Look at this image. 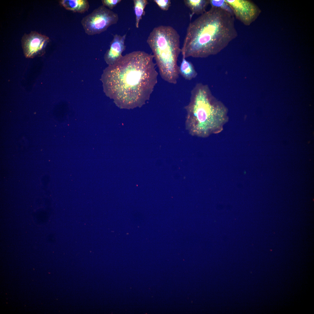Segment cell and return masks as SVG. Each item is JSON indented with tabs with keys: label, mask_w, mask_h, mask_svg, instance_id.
I'll return each instance as SVG.
<instances>
[{
	"label": "cell",
	"mask_w": 314,
	"mask_h": 314,
	"mask_svg": "<svg viewBox=\"0 0 314 314\" xmlns=\"http://www.w3.org/2000/svg\"><path fill=\"white\" fill-rule=\"evenodd\" d=\"M154 1L161 9L164 11L167 10L171 4V1L170 0H154Z\"/></svg>",
	"instance_id": "14"
},
{
	"label": "cell",
	"mask_w": 314,
	"mask_h": 314,
	"mask_svg": "<svg viewBox=\"0 0 314 314\" xmlns=\"http://www.w3.org/2000/svg\"><path fill=\"white\" fill-rule=\"evenodd\" d=\"M118 19L117 13L102 5L83 17L81 23L86 33L92 35L105 31Z\"/></svg>",
	"instance_id": "5"
},
{
	"label": "cell",
	"mask_w": 314,
	"mask_h": 314,
	"mask_svg": "<svg viewBox=\"0 0 314 314\" xmlns=\"http://www.w3.org/2000/svg\"><path fill=\"white\" fill-rule=\"evenodd\" d=\"M186 127L193 135L205 137L222 130L227 118L226 108L213 96L208 86L196 84L185 107Z\"/></svg>",
	"instance_id": "3"
},
{
	"label": "cell",
	"mask_w": 314,
	"mask_h": 314,
	"mask_svg": "<svg viewBox=\"0 0 314 314\" xmlns=\"http://www.w3.org/2000/svg\"><path fill=\"white\" fill-rule=\"evenodd\" d=\"M153 55L142 51L126 54L105 70L102 81L106 94L121 108L142 106L157 83Z\"/></svg>",
	"instance_id": "1"
},
{
	"label": "cell",
	"mask_w": 314,
	"mask_h": 314,
	"mask_svg": "<svg viewBox=\"0 0 314 314\" xmlns=\"http://www.w3.org/2000/svg\"><path fill=\"white\" fill-rule=\"evenodd\" d=\"M126 35V34L122 35H113L110 47L104 56V60L109 65L114 64L122 57V53L126 49L125 42Z\"/></svg>",
	"instance_id": "8"
},
{
	"label": "cell",
	"mask_w": 314,
	"mask_h": 314,
	"mask_svg": "<svg viewBox=\"0 0 314 314\" xmlns=\"http://www.w3.org/2000/svg\"><path fill=\"white\" fill-rule=\"evenodd\" d=\"M183 1L191 12L190 17L194 14L201 15L204 13L209 4V0H184Z\"/></svg>",
	"instance_id": "10"
},
{
	"label": "cell",
	"mask_w": 314,
	"mask_h": 314,
	"mask_svg": "<svg viewBox=\"0 0 314 314\" xmlns=\"http://www.w3.org/2000/svg\"><path fill=\"white\" fill-rule=\"evenodd\" d=\"M237 36L234 16L211 7L189 24L181 53L185 58H206L219 53Z\"/></svg>",
	"instance_id": "2"
},
{
	"label": "cell",
	"mask_w": 314,
	"mask_h": 314,
	"mask_svg": "<svg viewBox=\"0 0 314 314\" xmlns=\"http://www.w3.org/2000/svg\"><path fill=\"white\" fill-rule=\"evenodd\" d=\"M147 42L153 53L161 78L169 83L176 84L179 75L177 60L181 52L177 32L169 26L155 27Z\"/></svg>",
	"instance_id": "4"
},
{
	"label": "cell",
	"mask_w": 314,
	"mask_h": 314,
	"mask_svg": "<svg viewBox=\"0 0 314 314\" xmlns=\"http://www.w3.org/2000/svg\"><path fill=\"white\" fill-rule=\"evenodd\" d=\"M49 41L48 37L36 31L24 34L21 44L25 56L27 58H32L43 55Z\"/></svg>",
	"instance_id": "7"
},
{
	"label": "cell",
	"mask_w": 314,
	"mask_h": 314,
	"mask_svg": "<svg viewBox=\"0 0 314 314\" xmlns=\"http://www.w3.org/2000/svg\"><path fill=\"white\" fill-rule=\"evenodd\" d=\"M209 1L211 7L220 8L234 15L231 8L225 0H209Z\"/></svg>",
	"instance_id": "13"
},
{
	"label": "cell",
	"mask_w": 314,
	"mask_h": 314,
	"mask_svg": "<svg viewBox=\"0 0 314 314\" xmlns=\"http://www.w3.org/2000/svg\"><path fill=\"white\" fill-rule=\"evenodd\" d=\"M133 2V8L135 15V26L138 28L142 16L145 15L144 9L148 2L147 0H134Z\"/></svg>",
	"instance_id": "12"
},
{
	"label": "cell",
	"mask_w": 314,
	"mask_h": 314,
	"mask_svg": "<svg viewBox=\"0 0 314 314\" xmlns=\"http://www.w3.org/2000/svg\"><path fill=\"white\" fill-rule=\"evenodd\" d=\"M185 58L182 57L179 67V73L185 80H191L197 76V73L192 63Z\"/></svg>",
	"instance_id": "11"
},
{
	"label": "cell",
	"mask_w": 314,
	"mask_h": 314,
	"mask_svg": "<svg viewBox=\"0 0 314 314\" xmlns=\"http://www.w3.org/2000/svg\"><path fill=\"white\" fill-rule=\"evenodd\" d=\"M231 8L234 16L246 26L249 25L261 12L253 2L248 0H225Z\"/></svg>",
	"instance_id": "6"
},
{
	"label": "cell",
	"mask_w": 314,
	"mask_h": 314,
	"mask_svg": "<svg viewBox=\"0 0 314 314\" xmlns=\"http://www.w3.org/2000/svg\"><path fill=\"white\" fill-rule=\"evenodd\" d=\"M59 3L66 10L74 13H83L87 11L90 7L87 0H61Z\"/></svg>",
	"instance_id": "9"
},
{
	"label": "cell",
	"mask_w": 314,
	"mask_h": 314,
	"mask_svg": "<svg viewBox=\"0 0 314 314\" xmlns=\"http://www.w3.org/2000/svg\"><path fill=\"white\" fill-rule=\"evenodd\" d=\"M121 0H102L103 5L108 7L110 10L112 9L119 3Z\"/></svg>",
	"instance_id": "15"
}]
</instances>
